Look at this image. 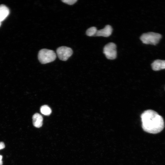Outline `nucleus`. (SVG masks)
<instances>
[{"mask_svg": "<svg viewBox=\"0 0 165 165\" xmlns=\"http://www.w3.org/2000/svg\"><path fill=\"white\" fill-rule=\"evenodd\" d=\"M161 37L162 36L160 34L149 32L142 34L140 39L144 44L155 45L158 43Z\"/></svg>", "mask_w": 165, "mask_h": 165, "instance_id": "obj_3", "label": "nucleus"}, {"mask_svg": "<svg viewBox=\"0 0 165 165\" xmlns=\"http://www.w3.org/2000/svg\"><path fill=\"white\" fill-rule=\"evenodd\" d=\"M152 69L155 71L165 69V60H157L151 64Z\"/></svg>", "mask_w": 165, "mask_h": 165, "instance_id": "obj_7", "label": "nucleus"}, {"mask_svg": "<svg viewBox=\"0 0 165 165\" xmlns=\"http://www.w3.org/2000/svg\"><path fill=\"white\" fill-rule=\"evenodd\" d=\"M96 27H92L87 29L86 31V35L89 36H95L97 31Z\"/></svg>", "mask_w": 165, "mask_h": 165, "instance_id": "obj_11", "label": "nucleus"}, {"mask_svg": "<svg viewBox=\"0 0 165 165\" xmlns=\"http://www.w3.org/2000/svg\"><path fill=\"white\" fill-rule=\"evenodd\" d=\"M2 156L0 155V165H2Z\"/></svg>", "mask_w": 165, "mask_h": 165, "instance_id": "obj_14", "label": "nucleus"}, {"mask_svg": "<svg viewBox=\"0 0 165 165\" xmlns=\"http://www.w3.org/2000/svg\"><path fill=\"white\" fill-rule=\"evenodd\" d=\"M33 123L34 126L36 127L39 128L42 125L43 118L39 114L36 113L32 117Z\"/></svg>", "mask_w": 165, "mask_h": 165, "instance_id": "obj_8", "label": "nucleus"}, {"mask_svg": "<svg viewBox=\"0 0 165 165\" xmlns=\"http://www.w3.org/2000/svg\"><path fill=\"white\" fill-rule=\"evenodd\" d=\"M1 21L0 20V25H1Z\"/></svg>", "mask_w": 165, "mask_h": 165, "instance_id": "obj_15", "label": "nucleus"}, {"mask_svg": "<svg viewBox=\"0 0 165 165\" xmlns=\"http://www.w3.org/2000/svg\"><path fill=\"white\" fill-rule=\"evenodd\" d=\"M40 111L42 114L46 116L50 115L52 112L51 108L48 105H46L41 107Z\"/></svg>", "mask_w": 165, "mask_h": 165, "instance_id": "obj_10", "label": "nucleus"}, {"mask_svg": "<svg viewBox=\"0 0 165 165\" xmlns=\"http://www.w3.org/2000/svg\"><path fill=\"white\" fill-rule=\"evenodd\" d=\"M61 1L64 3L71 5L76 3L77 0H62Z\"/></svg>", "mask_w": 165, "mask_h": 165, "instance_id": "obj_12", "label": "nucleus"}, {"mask_svg": "<svg viewBox=\"0 0 165 165\" xmlns=\"http://www.w3.org/2000/svg\"><path fill=\"white\" fill-rule=\"evenodd\" d=\"M112 31V27L110 25H107L104 28L97 30L95 36L108 37L111 35Z\"/></svg>", "mask_w": 165, "mask_h": 165, "instance_id": "obj_6", "label": "nucleus"}, {"mask_svg": "<svg viewBox=\"0 0 165 165\" xmlns=\"http://www.w3.org/2000/svg\"><path fill=\"white\" fill-rule=\"evenodd\" d=\"M59 58L63 61H66L73 54L72 49L68 47L61 46L59 47L56 50Z\"/></svg>", "mask_w": 165, "mask_h": 165, "instance_id": "obj_5", "label": "nucleus"}, {"mask_svg": "<svg viewBox=\"0 0 165 165\" xmlns=\"http://www.w3.org/2000/svg\"><path fill=\"white\" fill-rule=\"evenodd\" d=\"M9 13L8 8L5 5H0V20H4L8 16Z\"/></svg>", "mask_w": 165, "mask_h": 165, "instance_id": "obj_9", "label": "nucleus"}, {"mask_svg": "<svg viewBox=\"0 0 165 165\" xmlns=\"http://www.w3.org/2000/svg\"><path fill=\"white\" fill-rule=\"evenodd\" d=\"M56 58V54L53 50L43 49L40 50L38 53V59L42 64L53 62L55 60Z\"/></svg>", "mask_w": 165, "mask_h": 165, "instance_id": "obj_2", "label": "nucleus"}, {"mask_svg": "<svg viewBox=\"0 0 165 165\" xmlns=\"http://www.w3.org/2000/svg\"><path fill=\"white\" fill-rule=\"evenodd\" d=\"M142 127L143 130L149 133H160L164 127V121L162 117L152 110H147L141 114Z\"/></svg>", "mask_w": 165, "mask_h": 165, "instance_id": "obj_1", "label": "nucleus"}, {"mask_svg": "<svg viewBox=\"0 0 165 165\" xmlns=\"http://www.w3.org/2000/svg\"><path fill=\"white\" fill-rule=\"evenodd\" d=\"M116 45L113 42L107 44L103 48V53L106 58L110 60H113L117 57Z\"/></svg>", "mask_w": 165, "mask_h": 165, "instance_id": "obj_4", "label": "nucleus"}, {"mask_svg": "<svg viewBox=\"0 0 165 165\" xmlns=\"http://www.w3.org/2000/svg\"><path fill=\"white\" fill-rule=\"evenodd\" d=\"M5 148V145L3 142H0V150L3 149Z\"/></svg>", "mask_w": 165, "mask_h": 165, "instance_id": "obj_13", "label": "nucleus"}]
</instances>
